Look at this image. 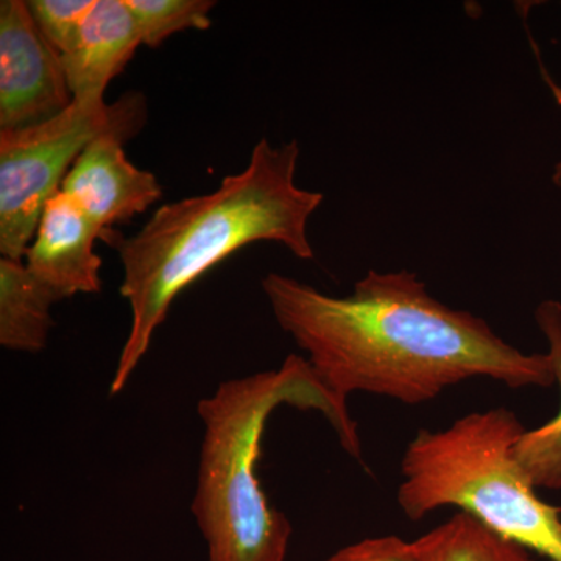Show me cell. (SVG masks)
<instances>
[{"mask_svg": "<svg viewBox=\"0 0 561 561\" xmlns=\"http://www.w3.org/2000/svg\"><path fill=\"white\" fill-rule=\"evenodd\" d=\"M27 3L44 38L61 55L76 43L95 0H28Z\"/></svg>", "mask_w": 561, "mask_h": 561, "instance_id": "cell-14", "label": "cell"}, {"mask_svg": "<svg viewBox=\"0 0 561 561\" xmlns=\"http://www.w3.org/2000/svg\"><path fill=\"white\" fill-rule=\"evenodd\" d=\"M535 320L548 341L553 375L561 389V302H541ZM515 456L535 489H561V408L556 419L524 432L516 442Z\"/></svg>", "mask_w": 561, "mask_h": 561, "instance_id": "cell-11", "label": "cell"}, {"mask_svg": "<svg viewBox=\"0 0 561 561\" xmlns=\"http://www.w3.org/2000/svg\"><path fill=\"white\" fill-rule=\"evenodd\" d=\"M102 231L66 192L58 191L44 206L27 268L61 300L102 289V260L94 251Z\"/></svg>", "mask_w": 561, "mask_h": 561, "instance_id": "cell-7", "label": "cell"}, {"mask_svg": "<svg viewBox=\"0 0 561 561\" xmlns=\"http://www.w3.org/2000/svg\"><path fill=\"white\" fill-rule=\"evenodd\" d=\"M298 160L297 140L273 146L261 139L249 165L216 191L161 206L131 238L105 232L103 239L119 254L121 295L131 311L111 397L127 387L181 291L232 253L276 242L300 260H312L308 224L324 197L298 186Z\"/></svg>", "mask_w": 561, "mask_h": 561, "instance_id": "cell-2", "label": "cell"}, {"mask_svg": "<svg viewBox=\"0 0 561 561\" xmlns=\"http://www.w3.org/2000/svg\"><path fill=\"white\" fill-rule=\"evenodd\" d=\"M136 24L142 44L158 47L169 36L184 31H208L210 0H125Z\"/></svg>", "mask_w": 561, "mask_h": 561, "instance_id": "cell-13", "label": "cell"}, {"mask_svg": "<svg viewBox=\"0 0 561 561\" xmlns=\"http://www.w3.org/2000/svg\"><path fill=\"white\" fill-rule=\"evenodd\" d=\"M526 432L507 408L420 431L402 457L398 504L411 522L457 507L505 540L561 561V508L537 494L515 456Z\"/></svg>", "mask_w": 561, "mask_h": 561, "instance_id": "cell-4", "label": "cell"}, {"mask_svg": "<svg viewBox=\"0 0 561 561\" xmlns=\"http://www.w3.org/2000/svg\"><path fill=\"white\" fill-rule=\"evenodd\" d=\"M262 290L321 383L421 404L471 378L512 389L551 387L549 354H526L474 313L443 305L413 272L370 271L345 297L268 273Z\"/></svg>", "mask_w": 561, "mask_h": 561, "instance_id": "cell-1", "label": "cell"}, {"mask_svg": "<svg viewBox=\"0 0 561 561\" xmlns=\"http://www.w3.org/2000/svg\"><path fill=\"white\" fill-rule=\"evenodd\" d=\"M146 95L127 92L106 103L103 95L76 98L49 121L0 131V253L22 261L41 214L77 158L94 140L135 138L146 127Z\"/></svg>", "mask_w": 561, "mask_h": 561, "instance_id": "cell-5", "label": "cell"}, {"mask_svg": "<svg viewBox=\"0 0 561 561\" xmlns=\"http://www.w3.org/2000/svg\"><path fill=\"white\" fill-rule=\"evenodd\" d=\"M142 44L125 0H95L76 43L61 54L73 99L103 95Z\"/></svg>", "mask_w": 561, "mask_h": 561, "instance_id": "cell-9", "label": "cell"}, {"mask_svg": "<svg viewBox=\"0 0 561 561\" xmlns=\"http://www.w3.org/2000/svg\"><path fill=\"white\" fill-rule=\"evenodd\" d=\"M121 139L101 138L77 158L62 181L70 195L102 231L127 224L160 201L161 184L154 173L136 168Z\"/></svg>", "mask_w": 561, "mask_h": 561, "instance_id": "cell-8", "label": "cell"}, {"mask_svg": "<svg viewBox=\"0 0 561 561\" xmlns=\"http://www.w3.org/2000/svg\"><path fill=\"white\" fill-rule=\"evenodd\" d=\"M73 102L60 51L24 0L0 2V131L58 116Z\"/></svg>", "mask_w": 561, "mask_h": 561, "instance_id": "cell-6", "label": "cell"}, {"mask_svg": "<svg viewBox=\"0 0 561 561\" xmlns=\"http://www.w3.org/2000/svg\"><path fill=\"white\" fill-rule=\"evenodd\" d=\"M61 298L32 275L22 261L0 257V345L41 353L49 342L51 306Z\"/></svg>", "mask_w": 561, "mask_h": 561, "instance_id": "cell-10", "label": "cell"}, {"mask_svg": "<svg viewBox=\"0 0 561 561\" xmlns=\"http://www.w3.org/2000/svg\"><path fill=\"white\" fill-rule=\"evenodd\" d=\"M324 561H420L415 546L400 537L367 538L345 546Z\"/></svg>", "mask_w": 561, "mask_h": 561, "instance_id": "cell-15", "label": "cell"}, {"mask_svg": "<svg viewBox=\"0 0 561 561\" xmlns=\"http://www.w3.org/2000/svg\"><path fill=\"white\" fill-rule=\"evenodd\" d=\"M552 180L553 183L557 184V186L561 187V161L559 162V164L556 165V171H553Z\"/></svg>", "mask_w": 561, "mask_h": 561, "instance_id": "cell-16", "label": "cell"}, {"mask_svg": "<svg viewBox=\"0 0 561 561\" xmlns=\"http://www.w3.org/2000/svg\"><path fill=\"white\" fill-rule=\"evenodd\" d=\"M413 546L420 561H535L526 548L461 512L413 541Z\"/></svg>", "mask_w": 561, "mask_h": 561, "instance_id": "cell-12", "label": "cell"}, {"mask_svg": "<svg viewBox=\"0 0 561 561\" xmlns=\"http://www.w3.org/2000/svg\"><path fill=\"white\" fill-rule=\"evenodd\" d=\"M280 405L320 412L351 457L362 461L359 427L348 402L321 383L306 357L279 368L228 379L198 401L203 426L191 512L208 561H286L291 524L268 502L257 478L262 437Z\"/></svg>", "mask_w": 561, "mask_h": 561, "instance_id": "cell-3", "label": "cell"}]
</instances>
